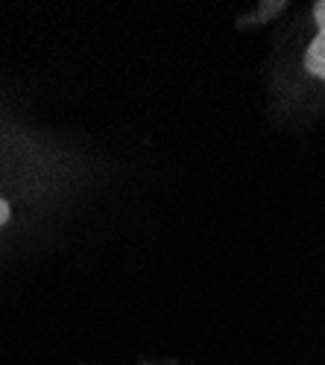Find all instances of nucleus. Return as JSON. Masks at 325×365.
Returning a JSON list of instances; mask_svg holds the SVG:
<instances>
[{
	"label": "nucleus",
	"instance_id": "obj_2",
	"mask_svg": "<svg viewBox=\"0 0 325 365\" xmlns=\"http://www.w3.org/2000/svg\"><path fill=\"white\" fill-rule=\"evenodd\" d=\"M9 222V202L0 199V225H6Z\"/></svg>",
	"mask_w": 325,
	"mask_h": 365
},
{
	"label": "nucleus",
	"instance_id": "obj_1",
	"mask_svg": "<svg viewBox=\"0 0 325 365\" xmlns=\"http://www.w3.org/2000/svg\"><path fill=\"white\" fill-rule=\"evenodd\" d=\"M314 18H316V36L305 50V71L325 82V0L314 4Z\"/></svg>",
	"mask_w": 325,
	"mask_h": 365
}]
</instances>
